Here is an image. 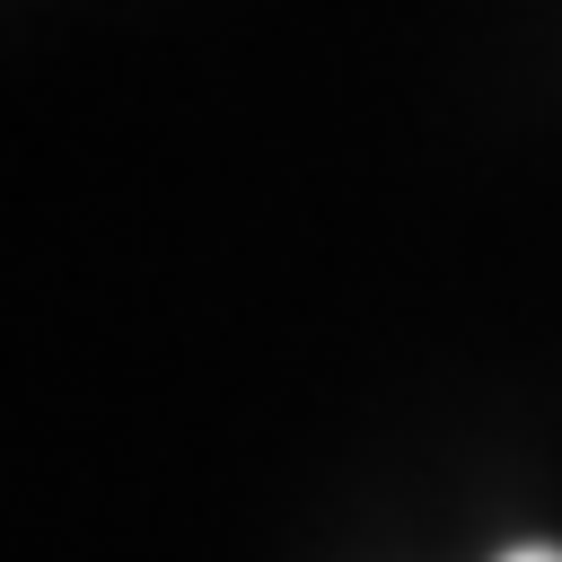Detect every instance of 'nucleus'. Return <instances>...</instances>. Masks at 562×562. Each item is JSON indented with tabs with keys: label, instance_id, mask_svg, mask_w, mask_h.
<instances>
[{
	"label": "nucleus",
	"instance_id": "f257e3e1",
	"mask_svg": "<svg viewBox=\"0 0 562 562\" xmlns=\"http://www.w3.org/2000/svg\"><path fill=\"white\" fill-rule=\"evenodd\" d=\"M501 562H562V544H518V553H501Z\"/></svg>",
	"mask_w": 562,
	"mask_h": 562
}]
</instances>
